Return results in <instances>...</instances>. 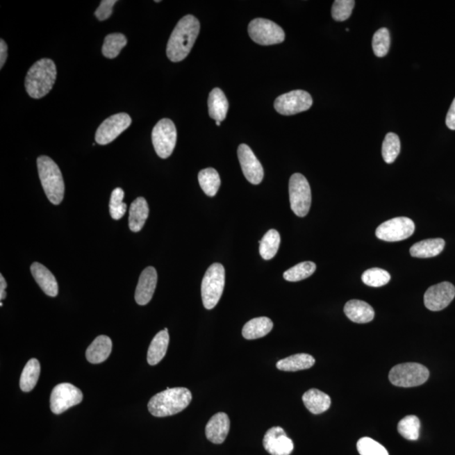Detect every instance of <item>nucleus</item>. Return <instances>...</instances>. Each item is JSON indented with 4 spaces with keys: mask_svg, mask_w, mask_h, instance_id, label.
<instances>
[{
    "mask_svg": "<svg viewBox=\"0 0 455 455\" xmlns=\"http://www.w3.org/2000/svg\"><path fill=\"white\" fill-rule=\"evenodd\" d=\"M200 33V22L192 15H185L177 23L166 47V54L172 62L184 60L192 51Z\"/></svg>",
    "mask_w": 455,
    "mask_h": 455,
    "instance_id": "f257e3e1",
    "label": "nucleus"
},
{
    "mask_svg": "<svg viewBox=\"0 0 455 455\" xmlns=\"http://www.w3.org/2000/svg\"><path fill=\"white\" fill-rule=\"evenodd\" d=\"M192 399L191 391L187 388H167L150 399L148 409L154 417H169L187 408Z\"/></svg>",
    "mask_w": 455,
    "mask_h": 455,
    "instance_id": "f03ea898",
    "label": "nucleus"
},
{
    "mask_svg": "<svg viewBox=\"0 0 455 455\" xmlns=\"http://www.w3.org/2000/svg\"><path fill=\"white\" fill-rule=\"evenodd\" d=\"M57 78L56 65L51 59L42 58L35 62L26 74V92L33 99L47 96L53 89Z\"/></svg>",
    "mask_w": 455,
    "mask_h": 455,
    "instance_id": "7ed1b4c3",
    "label": "nucleus"
},
{
    "mask_svg": "<svg viewBox=\"0 0 455 455\" xmlns=\"http://www.w3.org/2000/svg\"><path fill=\"white\" fill-rule=\"evenodd\" d=\"M39 177L47 199L54 205L61 204L65 197V181L60 169L51 158L42 156L38 159Z\"/></svg>",
    "mask_w": 455,
    "mask_h": 455,
    "instance_id": "20e7f679",
    "label": "nucleus"
},
{
    "mask_svg": "<svg viewBox=\"0 0 455 455\" xmlns=\"http://www.w3.org/2000/svg\"><path fill=\"white\" fill-rule=\"evenodd\" d=\"M225 284V270L222 264L213 263L208 267L201 282V299L207 310H212L222 297Z\"/></svg>",
    "mask_w": 455,
    "mask_h": 455,
    "instance_id": "39448f33",
    "label": "nucleus"
},
{
    "mask_svg": "<svg viewBox=\"0 0 455 455\" xmlns=\"http://www.w3.org/2000/svg\"><path fill=\"white\" fill-rule=\"evenodd\" d=\"M429 378L427 367L417 363L398 364L390 370L389 379L398 387H415L423 385Z\"/></svg>",
    "mask_w": 455,
    "mask_h": 455,
    "instance_id": "423d86ee",
    "label": "nucleus"
},
{
    "mask_svg": "<svg viewBox=\"0 0 455 455\" xmlns=\"http://www.w3.org/2000/svg\"><path fill=\"white\" fill-rule=\"evenodd\" d=\"M248 33L252 41L262 46L279 44L285 40V33L281 27L263 18H256L249 24Z\"/></svg>",
    "mask_w": 455,
    "mask_h": 455,
    "instance_id": "0eeeda50",
    "label": "nucleus"
},
{
    "mask_svg": "<svg viewBox=\"0 0 455 455\" xmlns=\"http://www.w3.org/2000/svg\"><path fill=\"white\" fill-rule=\"evenodd\" d=\"M177 131L175 124L168 118H164L154 126L152 142L154 150L161 159H167L176 147Z\"/></svg>",
    "mask_w": 455,
    "mask_h": 455,
    "instance_id": "6e6552de",
    "label": "nucleus"
},
{
    "mask_svg": "<svg viewBox=\"0 0 455 455\" xmlns=\"http://www.w3.org/2000/svg\"><path fill=\"white\" fill-rule=\"evenodd\" d=\"M288 190L292 212L299 217L306 216L311 206V190L306 178L302 174H294L290 178Z\"/></svg>",
    "mask_w": 455,
    "mask_h": 455,
    "instance_id": "1a4fd4ad",
    "label": "nucleus"
},
{
    "mask_svg": "<svg viewBox=\"0 0 455 455\" xmlns=\"http://www.w3.org/2000/svg\"><path fill=\"white\" fill-rule=\"evenodd\" d=\"M83 401V393L72 383H62L53 388L50 397V408L54 414H62Z\"/></svg>",
    "mask_w": 455,
    "mask_h": 455,
    "instance_id": "9d476101",
    "label": "nucleus"
},
{
    "mask_svg": "<svg viewBox=\"0 0 455 455\" xmlns=\"http://www.w3.org/2000/svg\"><path fill=\"white\" fill-rule=\"evenodd\" d=\"M313 104V99L307 91L297 90L285 93L276 99L274 108L281 115L291 116L306 112Z\"/></svg>",
    "mask_w": 455,
    "mask_h": 455,
    "instance_id": "9b49d317",
    "label": "nucleus"
},
{
    "mask_svg": "<svg viewBox=\"0 0 455 455\" xmlns=\"http://www.w3.org/2000/svg\"><path fill=\"white\" fill-rule=\"evenodd\" d=\"M415 224L406 217H398L386 221L376 229V236L379 240L395 242L408 239L413 235Z\"/></svg>",
    "mask_w": 455,
    "mask_h": 455,
    "instance_id": "f8f14e48",
    "label": "nucleus"
},
{
    "mask_svg": "<svg viewBox=\"0 0 455 455\" xmlns=\"http://www.w3.org/2000/svg\"><path fill=\"white\" fill-rule=\"evenodd\" d=\"M132 124V118L129 114H115L106 119L99 126L96 133V142L100 145H106L128 129Z\"/></svg>",
    "mask_w": 455,
    "mask_h": 455,
    "instance_id": "ddd939ff",
    "label": "nucleus"
},
{
    "mask_svg": "<svg viewBox=\"0 0 455 455\" xmlns=\"http://www.w3.org/2000/svg\"><path fill=\"white\" fill-rule=\"evenodd\" d=\"M455 297V287L444 282L433 285L424 295L425 306L432 311H440L448 307Z\"/></svg>",
    "mask_w": 455,
    "mask_h": 455,
    "instance_id": "4468645a",
    "label": "nucleus"
},
{
    "mask_svg": "<svg viewBox=\"0 0 455 455\" xmlns=\"http://www.w3.org/2000/svg\"><path fill=\"white\" fill-rule=\"evenodd\" d=\"M238 158L241 169L245 178L253 185H258L263 180V165L254 152L247 144H240L238 148Z\"/></svg>",
    "mask_w": 455,
    "mask_h": 455,
    "instance_id": "2eb2a0df",
    "label": "nucleus"
},
{
    "mask_svg": "<svg viewBox=\"0 0 455 455\" xmlns=\"http://www.w3.org/2000/svg\"><path fill=\"white\" fill-rule=\"evenodd\" d=\"M264 449L271 455H290L295 445L281 427L269 429L263 438Z\"/></svg>",
    "mask_w": 455,
    "mask_h": 455,
    "instance_id": "dca6fc26",
    "label": "nucleus"
},
{
    "mask_svg": "<svg viewBox=\"0 0 455 455\" xmlns=\"http://www.w3.org/2000/svg\"><path fill=\"white\" fill-rule=\"evenodd\" d=\"M156 268L148 267L142 272L135 292V300L140 306H146L152 299L157 285Z\"/></svg>",
    "mask_w": 455,
    "mask_h": 455,
    "instance_id": "f3484780",
    "label": "nucleus"
},
{
    "mask_svg": "<svg viewBox=\"0 0 455 455\" xmlns=\"http://www.w3.org/2000/svg\"><path fill=\"white\" fill-rule=\"evenodd\" d=\"M229 429H231V421L228 415L224 413H217L213 415L206 426V437L213 444H223L228 436Z\"/></svg>",
    "mask_w": 455,
    "mask_h": 455,
    "instance_id": "a211bd4d",
    "label": "nucleus"
},
{
    "mask_svg": "<svg viewBox=\"0 0 455 455\" xmlns=\"http://www.w3.org/2000/svg\"><path fill=\"white\" fill-rule=\"evenodd\" d=\"M31 272L35 282L47 296L56 297L58 295L57 280L49 269L41 263H34L31 266Z\"/></svg>",
    "mask_w": 455,
    "mask_h": 455,
    "instance_id": "6ab92c4d",
    "label": "nucleus"
},
{
    "mask_svg": "<svg viewBox=\"0 0 455 455\" xmlns=\"http://www.w3.org/2000/svg\"><path fill=\"white\" fill-rule=\"evenodd\" d=\"M344 312L347 317L355 323H369L374 318L373 307L362 300H350L345 304Z\"/></svg>",
    "mask_w": 455,
    "mask_h": 455,
    "instance_id": "aec40b11",
    "label": "nucleus"
},
{
    "mask_svg": "<svg viewBox=\"0 0 455 455\" xmlns=\"http://www.w3.org/2000/svg\"><path fill=\"white\" fill-rule=\"evenodd\" d=\"M113 350L112 340L108 336H99L86 350V359L94 364L105 362Z\"/></svg>",
    "mask_w": 455,
    "mask_h": 455,
    "instance_id": "412c9836",
    "label": "nucleus"
},
{
    "mask_svg": "<svg viewBox=\"0 0 455 455\" xmlns=\"http://www.w3.org/2000/svg\"><path fill=\"white\" fill-rule=\"evenodd\" d=\"M209 116L216 122H222L226 118L229 102L222 90L219 88L213 89L208 97Z\"/></svg>",
    "mask_w": 455,
    "mask_h": 455,
    "instance_id": "4be33fe9",
    "label": "nucleus"
},
{
    "mask_svg": "<svg viewBox=\"0 0 455 455\" xmlns=\"http://www.w3.org/2000/svg\"><path fill=\"white\" fill-rule=\"evenodd\" d=\"M303 402L311 413L317 415L330 408L331 399L329 395L317 389H311L304 394Z\"/></svg>",
    "mask_w": 455,
    "mask_h": 455,
    "instance_id": "5701e85b",
    "label": "nucleus"
},
{
    "mask_svg": "<svg viewBox=\"0 0 455 455\" xmlns=\"http://www.w3.org/2000/svg\"><path fill=\"white\" fill-rule=\"evenodd\" d=\"M169 342V336L166 328L154 336L150 343L147 354V361L149 365H156L164 358L167 353Z\"/></svg>",
    "mask_w": 455,
    "mask_h": 455,
    "instance_id": "b1692460",
    "label": "nucleus"
},
{
    "mask_svg": "<svg viewBox=\"0 0 455 455\" xmlns=\"http://www.w3.org/2000/svg\"><path fill=\"white\" fill-rule=\"evenodd\" d=\"M149 206L144 197H138L133 201L129 210V228L131 231H140L149 217Z\"/></svg>",
    "mask_w": 455,
    "mask_h": 455,
    "instance_id": "393cba45",
    "label": "nucleus"
},
{
    "mask_svg": "<svg viewBox=\"0 0 455 455\" xmlns=\"http://www.w3.org/2000/svg\"><path fill=\"white\" fill-rule=\"evenodd\" d=\"M445 241L442 239H429L415 243L410 249L411 255L417 258H431L444 251Z\"/></svg>",
    "mask_w": 455,
    "mask_h": 455,
    "instance_id": "a878e982",
    "label": "nucleus"
},
{
    "mask_svg": "<svg viewBox=\"0 0 455 455\" xmlns=\"http://www.w3.org/2000/svg\"><path fill=\"white\" fill-rule=\"evenodd\" d=\"M315 363V360L310 354H299L280 360L276 363V367L281 371L296 372L311 369Z\"/></svg>",
    "mask_w": 455,
    "mask_h": 455,
    "instance_id": "bb28decb",
    "label": "nucleus"
},
{
    "mask_svg": "<svg viewBox=\"0 0 455 455\" xmlns=\"http://www.w3.org/2000/svg\"><path fill=\"white\" fill-rule=\"evenodd\" d=\"M273 323L267 317L254 318L245 324L242 335L245 339L255 340L262 338L272 330Z\"/></svg>",
    "mask_w": 455,
    "mask_h": 455,
    "instance_id": "cd10ccee",
    "label": "nucleus"
},
{
    "mask_svg": "<svg viewBox=\"0 0 455 455\" xmlns=\"http://www.w3.org/2000/svg\"><path fill=\"white\" fill-rule=\"evenodd\" d=\"M41 365L38 359L31 358L22 371L19 387L24 392H30L37 385L40 376Z\"/></svg>",
    "mask_w": 455,
    "mask_h": 455,
    "instance_id": "c85d7f7f",
    "label": "nucleus"
},
{
    "mask_svg": "<svg viewBox=\"0 0 455 455\" xmlns=\"http://www.w3.org/2000/svg\"><path fill=\"white\" fill-rule=\"evenodd\" d=\"M199 181L201 188L208 197H215L221 185L219 173L213 168L201 169L199 174Z\"/></svg>",
    "mask_w": 455,
    "mask_h": 455,
    "instance_id": "c756f323",
    "label": "nucleus"
},
{
    "mask_svg": "<svg viewBox=\"0 0 455 455\" xmlns=\"http://www.w3.org/2000/svg\"><path fill=\"white\" fill-rule=\"evenodd\" d=\"M281 243L279 233L276 229H270L265 233L260 241V254L264 260H271L279 251Z\"/></svg>",
    "mask_w": 455,
    "mask_h": 455,
    "instance_id": "7c9ffc66",
    "label": "nucleus"
},
{
    "mask_svg": "<svg viewBox=\"0 0 455 455\" xmlns=\"http://www.w3.org/2000/svg\"><path fill=\"white\" fill-rule=\"evenodd\" d=\"M128 40L124 34L113 33L106 35L102 46V53L106 58L113 59L120 54Z\"/></svg>",
    "mask_w": 455,
    "mask_h": 455,
    "instance_id": "2f4dec72",
    "label": "nucleus"
},
{
    "mask_svg": "<svg viewBox=\"0 0 455 455\" xmlns=\"http://www.w3.org/2000/svg\"><path fill=\"white\" fill-rule=\"evenodd\" d=\"M421 422L417 415H410L399 421L397 429L403 438L415 441L419 438Z\"/></svg>",
    "mask_w": 455,
    "mask_h": 455,
    "instance_id": "473e14b6",
    "label": "nucleus"
},
{
    "mask_svg": "<svg viewBox=\"0 0 455 455\" xmlns=\"http://www.w3.org/2000/svg\"><path fill=\"white\" fill-rule=\"evenodd\" d=\"M401 152V141L397 134L389 133L382 145V156L387 164H392Z\"/></svg>",
    "mask_w": 455,
    "mask_h": 455,
    "instance_id": "72a5a7b5",
    "label": "nucleus"
},
{
    "mask_svg": "<svg viewBox=\"0 0 455 455\" xmlns=\"http://www.w3.org/2000/svg\"><path fill=\"white\" fill-rule=\"evenodd\" d=\"M316 270V265L312 262H304L288 269L283 273V278L288 282H299L311 276Z\"/></svg>",
    "mask_w": 455,
    "mask_h": 455,
    "instance_id": "f704fd0d",
    "label": "nucleus"
},
{
    "mask_svg": "<svg viewBox=\"0 0 455 455\" xmlns=\"http://www.w3.org/2000/svg\"><path fill=\"white\" fill-rule=\"evenodd\" d=\"M390 274L383 269L372 268L363 272L362 280L364 283L370 287L379 288L385 286L390 282Z\"/></svg>",
    "mask_w": 455,
    "mask_h": 455,
    "instance_id": "c9c22d12",
    "label": "nucleus"
},
{
    "mask_svg": "<svg viewBox=\"0 0 455 455\" xmlns=\"http://www.w3.org/2000/svg\"><path fill=\"white\" fill-rule=\"evenodd\" d=\"M374 53L379 58L386 57L390 47V31L387 28L379 29L374 35L372 41Z\"/></svg>",
    "mask_w": 455,
    "mask_h": 455,
    "instance_id": "e433bc0d",
    "label": "nucleus"
},
{
    "mask_svg": "<svg viewBox=\"0 0 455 455\" xmlns=\"http://www.w3.org/2000/svg\"><path fill=\"white\" fill-rule=\"evenodd\" d=\"M125 193L122 188L113 190L110 200V215L115 220H119L124 216L126 211V204L124 203Z\"/></svg>",
    "mask_w": 455,
    "mask_h": 455,
    "instance_id": "4c0bfd02",
    "label": "nucleus"
},
{
    "mask_svg": "<svg viewBox=\"0 0 455 455\" xmlns=\"http://www.w3.org/2000/svg\"><path fill=\"white\" fill-rule=\"evenodd\" d=\"M357 449L360 455H390L385 447L369 437L360 438Z\"/></svg>",
    "mask_w": 455,
    "mask_h": 455,
    "instance_id": "58836bf2",
    "label": "nucleus"
},
{
    "mask_svg": "<svg viewBox=\"0 0 455 455\" xmlns=\"http://www.w3.org/2000/svg\"><path fill=\"white\" fill-rule=\"evenodd\" d=\"M354 6V0H336L332 6V17L336 22L347 21L351 17Z\"/></svg>",
    "mask_w": 455,
    "mask_h": 455,
    "instance_id": "ea45409f",
    "label": "nucleus"
},
{
    "mask_svg": "<svg viewBox=\"0 0 455 455\" xmlns=\"http://www.w3.org/2000/svg\"><path fill=\"white\" fill-rule=\"evenodd\" d=\"M116 3L117 0H103L101 2L100 6L94 12V15H96L99 21H106L113 15V6Z\"/></svg>",
    "mask_w": 455,
    "mask_h": 455,
    "instance_id": "a19ab883",
    "label": "nucleus"
},
{
    "mask_svg": "<svg viewBox=\"0 0 455 455\" xmlns=\"http://www.w3.org/2000/svg\"><path fill=\"white\" fill-rule=\"evenodd\" d=\"M446 125L451 130H455V98L450 106L446 117Z\"/></svg>",
    "mask_w": 455,
    "mask_h": 455,
    "instance_id": "79ce46f5",
    "label": "nucleus"
},
{
    "mask_svg": "<svg viewBox=\"0 0 455 455\" xmlns=\"http://www.w3.org/2000/svg\"><path fill=\"white\" fill-rule=\"evenodd\" d=\"M8 57V47L6 42L1 39L0 40V69H2L6 62Z\"/></svg>",
    "mask_w": 455,
    "mask_h": 455,
    "instance_id": "37998d69",
    "label": "nucleus"
},
{
    "mask_svg": "<svg viewBox=\"0 0 455 455\" xmlns=\"http://www.w3.org/2000/svg\"><path fill=\"white\" fill-rule=\"evenodd\" d=\"M7 288V283L3 278V275H0V299L3 300L6 298V290Z\"/></svg>",
    "mask_w": 455,
    "mask_h": 455,
    "instance_id": "c03bdc74",
    "label": "nucleus"
},
{
    "mask_svg": "<svg viewBox=\"0 0 455 455\" xmlns=\"http://www.w3.org/2000/svg\"><path fill=\"white\" fill-rule=\"evenodd\" d=\"M216 125L220 126V122H216Z\"/></svg>",
    "mask_w": 455,
    "mask_h": 455,
    "instance_id": "a18cd8bd",
    "label": "nucleus"
}]
</instances>
